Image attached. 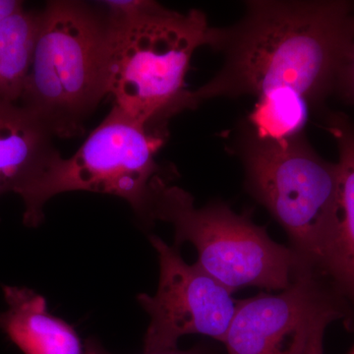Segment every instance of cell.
Returning <instances> with one entry per match:
<instances>
[{"label":"cell","mask_w":354,"mask_h":354,"mask_svg":"<svg viewBox=\"0 0 354 354\" xmlns=\"http://www.w3.org/2000/svg\"><path fill=\"white\" fill-rule=\"evenodd\" d=\"M353 41L351 2L246 1L234 25L209 29L207 46L225 62L208 83L190 91V109L277 87L295 88L315 108L337 88Z\"/></svg>","instance_id":"6da1fadb"},{"label":"cell","mask_w":354,"mask_h":354,"mask_svg":"<svg viewBox=\"0 0 354 354\" xmlns=\"http://www.w3.org/2000/svg\"><path fill=\"white\" fill-rule=\"evenodd\" d=\"M102 6L108 17V95L133 120L167 135L172 116L190 109L185 77L195 50L208 44L206 14L177 12L148 0Z\"/></svg>","instance_id":"7a4b0ae2"},{"label":"cell","mask_w":354,"mask_h":354,"mask_svg":"<svg viewBox=\"0 0 354 354\" xmlns=\"http://www.w3.org/2000/svg\"><path fill=\"white\" fill-rule=\"evenodd\" d=\"M34 57L19 104L57 138H73L108 95L106 10L72 0L39 11Z\"/></svg>","instance_id":"3957f363"},{"label":"cell","mask_w":354,"mask_h":354,"mask_svg":"<svg viewBox=\"0 0 354 354\" xmlns=\"http://www.w3.org/2000/svg\"><path fill=\"white\" fill-rule=\"evenodd\" d=\"M239 153L250 194L286 230L305 267L328 276L341 225L339 165L320 157L305 133L283 142L247 133Z\"/></svg>","instance_id":"277c9868"},{"label":"cell","mask_w":354,"mask_h":354,"mask_svg":"<svg viewBox=\"0 0 354 354\" xmlns=\"http://www.w3.org/2000/svg\"><path fill=\"white\" fill-rule=\"evenodd\" d=\"M165 138L113 106L78 151L68 158H55L23 198V221L27 227H38L50 198L88 191L122 198L140 221L153 225V203L167 183L157 160Z\"/></svg>","instance_id":"5b68a950"},{"label":"cell","mask_w":354,"mask_h":354,"mask_svg":"<svg viewBox=\"0 0 354 354\" xmlns=\"http://www.w3.org/2000/svg\"><path fill=\"white\" fill-rule=\"evenodd\" d=\"M153 221L171 223L176 245L192 244L197 264L232 292L246 286L285 290L298 272L308 270L292 249L272 241L250 216L235 213L223 202L196 208L190 193L169 183L156 197Z\"/></svg>","instance_id":"8992f818"},{"label":"cell","mask_w":354,"mask_h":354,"mask_svg":"<svg viewBox=\"0 0 354 354\" xmlns=\"http://www.w3.org/2000/svg\"><path fill=\"white\" fill-rule=\"evenodd\" d=\"M149 239L157 251L160 274L155 295L137 297L151 318L145 353L176 348L179 339L187 335H207L223 344L236 309L234 292L197 263L187 264L177 247L157 235Z\"/></svg>","instance_id":"52a82bcc"},{"label":"cell","mask_w":354,"mask_h":354,"mask_svg":"<svg viewBox=\"0 0 354 354\" xmlns=\"http://www.w3.org/2000/svg\"><path fill=\"white\" fill-rule=\"evenodd\" d=\"M320 274L305 270L278 295L237 300L225 344L227 354H302L321 321L346 311L324 288Z\"/></svg>","instance_id":"ba28073f"},{"label":"cell","mask_w":354,"mask_h":354,"mask_svg":"<svg viewBox=\"0 0 354 354\" xmlns=\"http://www.w3.org/2000/svg\"><path fill=\"white\" fill-rule=\"evenodd\" d=\"M53 138L20 104L0 102V196L27 195L60 155Z\"/></svg>","instance_id":"9c48e42d"},{"label":"cell","mask_w":354,"mask_h":354,"mask_svg":"<svg viewBox=\"0 0 354 354\" xmlns=\"http://www.w3.org/2000/svg\"><path fill=\"white\" fill-rule=\"evenodd\" d=\"M8 308L0 313V329L25 354H83L75 330L51 315L41 295L19 286H3Z\"/></svg>","instance_id":"30bf717a"},{"label":"cell","mask_w":354,"mask_h":354,"mask_svg":"<svg viewBox=\"0 0 354 354\" xmlns=\"http://www.w3.org/2000/svg\"><path fill=\"white\" fill-rule=\"evenodd\" d=\"M326 128L339 150L341 225L328 271L354 305V123L344 113H330Z\"/></svg>","instance_id":"8fae6325"},{"label":"cell","mask_w":354,"mask_h":354,"mask_svg":"<svg viewBox=\"0 0 354 354\" xmlns=\"http://www.w3.org/2000/svg\"><path fill=\"white\" fill-rule=\"evenodd\" d=\"M41 14L24 8L0 21V102L19 104L34 57Z\"/></svg>","instance_id":"7c38bea8"},{"label":"cell","mask_w":354,"mask_h":354,"mask_svg":"<svg viewBox=\"0 0 354 354\" xmlns=\"http://www.w3.org/2000/svg\"><path fill=\"white\" fill-rule=\"evenodd\" d=\"M309 102L295 88L277 87L258 95L248 115L249 134L266 142H283L304 134Z\"/></svg>","instance_id":"4fadbf2b"},{"label":"cell","mask_w":354,"mask_h":354,"mask_svg":"<svg viewBox=\"0 0 354 354\" xmlns=\"http://www.w3.org/2000/svg\"><path fill=\"white\" fill-rule=\"evenodd\" d=\"M335 88L339 90L348 101L354 104V41L339 73Z\"/></svg>","instance_id":"5bb4252c"},{"label":"cell","mask_w":354,"mask_h":354,"mask_svg":"<svg viewBox=\"0 0 354 354\" xmlns=\"http://www.w3.org/2000/svg\"><path fill=\"white\" fill-rule=\"evenodd\" d=\"M83 354H113L106 351L102 346L99 339L95 337H88L84 346ZM144 354H206L199 348H193L190 351H178L177 348L169 349V351H152V353H144Z\"/></svg>","instance_id":"9a60e30c"},{"label":"cell","mask_w":354,"mask_h":354,"mask_svg":"<svg viewBox=\"0 0 354 354\" xmlns=\"http://www.w3.org/2000/svg\"><path fill=\"white\" fill-rule=\"evenodd\" d=\"M332 322H334V321L330 320V319H326V320L321 321L317 325L302 354H324V334H325L326 328Z\"/></svg>","instance_id":"2e32d148"},{"label":"cell","mask_w":354,"mask_h":354,"mask_svg":"<svg viewBox=\"0 0 354 354\" xmlns=\"http://www.w3.org/2000/svg\"><path fill=\"white\" fill-rule=\"evenodd\" d=\"M23 3L17 0H0V21L22 8Z\"/></svg>","instance_id":"e0dca14e"}]
</instances>
